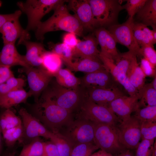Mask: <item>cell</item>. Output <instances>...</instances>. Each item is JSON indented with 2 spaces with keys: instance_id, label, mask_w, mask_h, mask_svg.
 Wrapping results in <instances>:
<instances>
[{
  "instance_id": "d6986e66",
  "label": "cell",
  "mask_w": 156,
  "mask_h": 156,
  "mask_svg": "<svg viewBox=\"0 0 156 156\" xmlns=\"http://www.w3.org/2000/svg\"><path fill=\"white\" fill-rule=\"evenodd\" d=\"M98 44L95 36L90 35L84 37V40H79L73 49V58L80 59L92 57L100 58V52L97 49Z\"/></svg>"
},
{
  "instance_id": "277c9868",
  "label": "cell",
  "mask_w": 156,
  "mask_h": 156,
  "mask_svg": "<svg viewBox=\"0 0 156 156\" xmlns=\"http://www.w3.org/2000/svg\"><path fill=\"white\" fill-rule=\"evenodd\" d=\"M94 122V142L101 150L116 156L127 149L119 139L116 126Z\"/></svg>"
},
{
  "instance_id": "8992f818",
  "label": "cell",
  "mask_w": 156,
  "mask_h": 156,
  "mask_svg": "<svg viewBox=\"0 0 156 156\" xmlns=\"http://www.w3.org/2000/svg\"><path fill=\"white\" fill-rule=\"evenodd\" d=\"M88 1L98 28L117 24L118 14L123 10L120 0Z\"/></svg>"
},
{
  "instance_id": "c3c4849f",
  "label": "cell",
  "mask_w": 156,
  "mask_h": 156,
  "mask_svg": "<svg viewBox=\"0 0 156 156\" xmlns=\"http://www.w3.org/2000/svg\"><path fill=\"white\" fill-rule=\"evenodd\" d=\"M116 156H135L131 150L127 149Z\"/></svg>"
},
{
  "instance_id": "1f68e13d",
  "label": "cell",
  "mask_w": 156,
  "mask_h": 156,
  "mask_svg": "<svg viewBox=\"0 0 156 156\" xmlns=\"http://www.w3.org/2000/svg\"><path fill=\"white\" fill-rule=\"evenodd\" d=\"M51 51L58 55L65 64L73 61V49L62 43L54 44L50 42L48 44Z\"/></svg>"
},
{
  "instance_id": "cb8c5ba5",
  "label": "cell",
  "mask_w": 156,
  "mask_h": 156,
  "mask_svg": "<svg viewBox=\"0 0 156 156\" xmlns=\"http://www.w3.org/2000/svg\"><path fill=\"white\" fill-rule=\"evenodd\" d=\"M29 92L23 89L14 90L0 96V108L10 109L22 103H25L28 97L31 96Z\"/></svg>"
},
{
  "instance_id": "74e56055",
  "label": "cell",
  "mask_w": 156,
  "mask_h": 156,
  "mask_svg": "<svg viewBox=\"0 0 156 156\" xmlns=\"http://www.w3.org/2000/svg\"><path fill=\"white\" fill-rule=\"evenodd\" d=\"M135 112L134 116L141 121L156 122V105L138 108Z\"/></svg>"
},
{
  "instance_id": "2e32d148",
  "label": "cell",
  "mask_w": 156,
  "mask_h": 156,
  "mask_svg": "<svg viewBox=\"0 0 156 156\" xmlns=\"http://www.w3.org/2000/svg\"><path fill=\"white\" fill-rule=\"evenodd\" d=\"M139 100L138 94L134 96L125 95L111 102L108 107L122 121L129 118L131 113L139 108Z\"/></svg>"
},
{
  "instance_id": "b9f144b4",
  "label": "cell",
  "mask_w": 156,
  "mask_h": 156,
  "mask_svg": "<svg viewBox=\"0 0 156 156\" xmlns=\"http://www.w3.org/2000/svg\"><path fill=\"white\" fill-rule=\"evenodd\" d=\"M140 66L146 77H156V68L143 58L141 59Z\"/></svg>"
},
{
  "instance_id": "d4e9b609",
  "label": "cell",
  "mask_w": 156,
  "mask_h": 156,
  "mask_svg": "<svg viewBox=\"0 0 156 156\" xmlns=\"http://www.w3.org/2000/svg\"><path fill=\"white\" fill-rule=\"evenodd\" d=\"M132 27L134 37L140 47L146 45H153L156 43L154 38L152 30L139 23L133 22Z\"/></svg>"
},
{
  "instance_id": "e0dca14e",
  "label": "cell",
  "mask_w": 156,
  "mask_h": 156,
  "mask_svg": "<svg viewBox=\"0 0 156 156\" xmlns=\"http://www.w3.org/2000/svg\"><path fill=\"white\" fill-rule=\"evenodd\" d=\"M94 35L100 46L101 52L115 63L119 59L117 42L112 35L105 28L100 27L94 30Z\"/></svg>"
},
{
  "instance_id": "52a82bcc",
  "label": "cell",
  "mask_w": 156,
  "mask_h": 156,
  "mask_svg": "<svg viewBox=\"0 0 156 156\" xmlns=\"http://www.w3.org/2000/svg\"><path fill=\"white\" fill-rule=\"evenodd\" d=\"M77 117L75 120L73 118L60 133L73 146L81 143H94V122L78 115Z\"/></svg>"
},
{
  "instance_id": "e575fe53",
  "label": "cell",
  "mask_w": 156,
  "mask_h": 156,
  "mask_svg": "<svg viewBox=\"0 0 156 156\" xmlns=\"http://www.w3.org/2000/svg\"><path fill=\"white\" fill-rule=\"evenodd\" d=\"M25 84L23 79L12 77L0 85V96L12 91L23 89Z\"/></svg>"
},
{
  "instance_id": "f5cc1de1",
  "label": "cell",
  "mask_w": 156,
  "mask_h": 156,
  "mask_svg": "<svg viewBox=\"0 0 156 156\" xmlns=\"http://www.w3.org/2000/svg\"><path fill=\"white\" fill-rule=\"evenodd\" d=\"M6 156H16L13 153H10L6 155Z\"/></svg>"
},
{
  "instance_id": "603a6c76",
  "label": "cell",
  "mask_w": 156,
  "mask_h": 156,
  "mask_svg": "<svg viewBox=\"0 0 156 156\" xmlns=\"http://www.w3.org/2000/svg\"><path fill=\"white\" fill-rule=\"evenodd\" d=\"M135 15V22L156 29V0H147Z\"/></svg>"
},
{
  "instance_id": "f35d334b",
  "label": "cell",
  "mask_w": 156,
  "mask_h": 156,
  "mask_svg": "<svg viewBox=\"0 0 156 156\" xmlns=\"http://www.w3.org/2000/svg\"><path fill=\"white\" fill-rule=\"evenodd\" d=\"M122 7L127 12L129 18L133 19L139 10L144 5L147 0H127Z\"/></svg>"
},
{
  "instance_id": "f907efd6",
  "label": "cell",
  "mask_w": 156,
  "mask_h": 156,
  "mask_svg": "<svg viewBox=\"0 0 156 156\" xmlns=\"http://www.w3.org/2000/svg\"><path fill=\"white\" fill-rule=\"evenodd\" d=\"M150 83L153 88L156 90V77L154 78V79Z\"/></svg>"
},
{
  "instance_id": "ee69618b",
  "label": "cell",
  "mask_w": 156,
  "mask_h": 156,
  "mask_svg": "<svg viewBox=\"0 0 156 156\" xmlns=\"http://www.w3.org/2000/svg\"><path fill=\"white\" fill-rule=\"evenodd\" d=\"M79 40L76 35L73 32L67 33L63 38V43L73 49L76 46Z\"/></svg>"
},
{
  "instance_id": "4fadbf2b",
  "label": "cell",
  "mask_w": 156,
  "mask_h": 156,
  "mask_svg": "<svg viewBox=\"0 0 156 156\" xmlns=\"http://www.w3.org/2000/svg\"><path fill=\"white\" fill-rule=\"evenodd\" d=\"M22 13L20 10L16 11L12 17L0 28L4 44H15L17 39L19 38L18 44H20L23 41L30 39V35L26 33L25 29L22 27L19 21Z\"/></svg>"
},
{
  "instance_id": "7402d4cb",
  "label": "cell",
  "mask_w": 156,
  "mask_h": 156,
  "mask_svg": "<svg viewBox=\"0 0 156 156\" xmlns=\"http://www.w3.org/2000/svg\"><path fill=\"white\" fill-rule=\"evenodd\" d=\"M71 71L81 72L88 73L97 70L106 69L100 58L88 57L65 64Z\"/></svg>"
},
{
  "instance_id": "816d5d0a",
  "label": "cell",
  "mask_w": 156,
  "mask_h": 156,
  "mask_svg": "<svg viewBox=\"0 0 156 156\" xmlns=\"http://www.w3.org/2000/svg\"><path fill=\"white\" fill-rule=\"evenodd\" d=\"M2 136L1 134V133L0 130V155L1 152L2 148Z\"/></svg>"
},
{
  "instance_id": "7a4b0ae2",
  "label": "cell",
  "mask_w": 156,
  "mask_h": 156,
  "mask_svg": "<svg viewBox=\"0 0 156 156\" xmlns=\"http://www.w3.org/2000/svg\"><path fill=\"white\" fill-rule=\"evenodd\" d=\"M68 1L63 0L53 10V15L45 21L41 22L35 31L38 40L42 41L44 35L47 32L63 30L73 32L84 37V29L74 15L69 12L67 6L65 3Z\"/></svg>"
},
{
  "instance_id": "f1b7e54d",
  "label": "cell",
  "mask_w": 156,
  "mask_h": 156,
  "mask_svg": "<svg viewBox=\"0 0 156 156\" xmlns=\"http://www.w3.org/2000/svg\"><path fill=\"white\" fill-rule=\"evenodd\" d=\"M22 125L21 118L10 109H5L0 114V130L1 133Z\"/></svg>"
},
{
  "instance_id": "83f0119b",
  "label": "cell",
  "mask_w": 156,
  "mask_h": 156,
  "mask_svg": "<svg viewBox=\"0 0 156 156\" xmlns=\"http://www.w3.org/2000/svg\"><path fill=\"white\" fill-rule=\"evenodd\" d=\"M54 77L59 85L66 88L75 89L80 86V78L76 77L68 68H61Z\"/></svg>"
},
{
  "instance_id": "ffe728a7",
  "label": "cell",
  "mask_w": 156,
  "mask_h": 156,
  "mask_svg": "<svg viewBox=\"0 0 156 156\" xmlns=\"http://www.w3.org/2000/svg\"><path fill=\"white\" fill-rule=\"evenodd\" d=\"M0 65L10 67L17 65L23 67L30 66L26 62L24 55L18 53L13 43L4 44L0 53Z\"/></svg>"
},
{
  "instance_id": "ba28073f",
  "label": "cell",
  "mask_w": 156,
  "mask_h": 156,
  "mask_svg": "<svg viewBox=\"0 0 156 156\" xmlns=\"http://www.w3.org/2000/svg\"><path fill=\"white\" fill-rule=\"evenodd\" d=\"M78 111V116L94 122L116 125L122 121L108 107L93 102L87 95Z\"/></svg>"
},
{
  "instance_id": "7bdbcfd3",
  "label": "cell",
  "mask_w": 156,
  "mask_h": 156,
  "mask_svg": "<svg viewBox=\"0 0 156 156\" xmlns=\"http://www.w3.org/2000/svg\"><path fill=\"white\" fill-rule=\"evenodd\" d=\"M42 156H60L55 144L51 141L45 142Z\"/></svg>"
},
{
  "instance_id": "ac0fdd59",
  "label": "cell",
  "mask_w": 156,
  "mask_h": 156,
  "mask_svg": "<svg viewBox=\"0 0 156 156\" xmlns=\"http://www.w3.org/2000/svg\"><path fill=\"white\" fill-rule=\"evenodd\" d=\"M85 88L90 100L97 104L107 107L114 100L126 95L120 88L110 89L89 86Z\"/></svg>"
},
{
  "instance_id": "4316f807",
  "label": "cell",
  "mask_w": 156,
  "mask_h": 156,
  "mask_svg": "<svg viewBox=\"0 0 156 156\" xmlns=\"http://www.w3.org/2000/svg\"><path fill=\"white\" fill-rule=\"evenodd\" d=\"M126 74L131 83L138 91L145 84L146 77L139 66L136 57L132 62Z\"/></svg>"
},
{
  "instance_id": "ab89813d",
  "label": "cell",
  "mask_w": 156,
  "mask_h": 156,
  "mask_svg": "<svg viewBox=\"0 0 156 156\" xmlns=\"http://www.w3.org/2000/svg\"><path fill=\"white\" fill-rule=\"evenodd\" d=\"M155 140H142L135 150V156H151Z\"/></svg>"
},
{
  "instance_id": "5b68a950",
  "label": "cell",
  "mask_w": 156,
  "mask_h": 156,
  "mask_svg": "<svg viewBox=\"0 0 156 156\" xmlns=\"http://www.w3.org/2000/svg\"><path fill=\"white\" fill-rule=\"evenodd\" d=\"M63 0H28L24 2L18 1L17 4L22 12L25 14L28 23L25 31L27 34L31 30L35 31L46 14L62 2Z\"/></svg>"
},
{
  "instance_id": "d590c367",
  "label": "cell",
  "mask_w": 156,
  "mask_h": 156,
  "mask_svg": "<svg viewBox=\"0 0 156 156\" xmlns=\"http://www.w3.org/2000/svg\"><path fill=\"white\" fill-rule=\"evenodd\" d=\"M99 149L94 143L79 144L73 146L70 156H90Z\"/></svg>"
},
{
  "instance_id": "60d3db41",
  "label": "cell",
  "mask_w": 156,
  "mask_h": 156,
  "mask_svg": "<svg viewBox=\"0 0 156 156\" xmlns=\"http://www.w3.org/2000/svg\"><path fill=\"white\" fill-rule=\"evenodd\" d=\"M140 55L156 68V51L153 45H146L140 47Z\"/></svg>"
},
{
  "instance_id": "d6a6232c",
  "label": "cell",
  "mask_w": 156,
  "mask_h": 156,
  "mask_svg": "<svg viewBox=\"0 0 156 156\" xmlns=\"http://www.w3.org/2000/svg\"><path fill=\"white\" fill-rule=\"evenodd\" d=\"M56 145L60 156H70L73 146L60 133H55L50 140Z\"/></svg>"
},
{
  "instance_id": "681fc988",
  "label": "cell",
  "mask_w": 156,
  "mask_h": 156,
  "mask_svg": "<svg viewBox=\"0 0 156 156\" xmlns=\"http://www.w3.org/2000/svg\"><path fill=\"white\" fill-rule=\"evenodd\" d=\"M151 156H156V141L154 143L152 153Z\"/></svg>"
},
{
  "instance_id": "9a60e30c",
  "label": "cell",
  "mask_w": 156,
  "mask_h": 156,
  "mask_svg": "<svg viewBox=\"0 0 156 156\" xmlns=\"http://www.w3.org/2000/svg\"><path fill=\"white\" fill-rule=\"evenodd\" d=\"M80 79V86L84 88L89 86L110 89L120 88V84L107 69L86 73Z\"/></svg>"
},
{
  "instance_id": "8d00e7d4",
  "label": "cell",
  "mask_w": 156,
  "mask_h": 156,
  "mask_svg": "<svg viewBox=\"0 0 156 156\" xmlns=\"http://www.w3.org/2000/svg\"><path fill=\"white\" fill-rule=\"evenodd\" d=\"M140 133L141 140H155L156 137V122L141 121Z\"/></svg>"
},
{
  "instance_id": "836d02e7",
  "label": "cell",
  "mask_w": 156,
  "mask_h": 156,
  "mask_svg": "<svg viewBox=\"0 0 156 156\" xmlns=\"http://www.w3.org/2000/svg\"><path fill=\"white\" fill-rule=\"evenodd\" d=\"M22 125L8 130L1 133L6 146L8 147H13L17 141L21 138L23 134Z\"/></svg>"
},
{
  "instance_id": "f6af8a7d",
  "label": "cell",
  "mask_w": 156,
  "mask_h": 156,
  "mask_svg": "<svg viewBox=\"0 0 156 156\" xmlns=\"http://www.w3.org/2000/svg\"><path fill=\"white\" fill-rule=\"evenodd\" d=\"M10 67L0 65V85L6 81L10 78L14 76Z\"/></svg>"
},
{
  "instance_id": "8fae6325",
  "label": "cell",
  "mask_w": 156,
  "mask_h": 156,
  "mask_svg": "<svg viewBox=\"0 0 156 156\" xmlns=\"http://www.w3.org/2000/svg\"><path fill=\"white\" fill-rule=\"evenodd\" d=\"M133 19L128 18L124 23L108 27L107 30L112 35L117 43L127 48L129 51L137 56L141 57L140 47L134 36L132 25Z\"/></svg>"
},
{
  "instance_id": "484cf974",
  "label": "cell",
  "mask_w": 156,
  "mask_h": 156,
  "mask_svg": "<svg viewBox=\"0 0 156 156\" xmlns=\"http://www.w3.org/2000/svg\"><path fill=\"white\" fill-rule=\"evenodd\" d=\"M42 63L40 67L48 74L54 76L61 68L62 60L57 54L51 51H46L42 58Z\"/></svg>"
},
{
  "instance_id": "6da1fadb",
  "label": "cell",
  "mask_w": 156,
  "mask_h": 156,
  "mask_svg": "<svg viewBox=\"0 0 156 156\" xmlns=\"http://www.w3.org/2000/svg\"><path fill=\"white\" fill-rule=\"evenodd\" d=\"M38 100L32 106L34 116L48 130L59 133L73 118V113L55 103L43 91Z\"/></svg>"
},
{
  "instance_id": "5bb4252c",
  "label": "cell",
  "mask_w": 156,
  "mask_h": 156,
  "mask_svg": "<svg viewBox=\"0 0 156 156\" xmlns=\"http://www.w3.org/2000/svg\"><path fill=\"white\" fill-rule=\"evenodd\" d=\"M68 2V9L73 12L84 29L92 31L98 28L88 0H71Z\"/></svg>"
},
{
  "instance_id": "44dd1931",
  "label": "cell",
  "mask_w": 156,
  "mask_h": 156,
  "mask_svg": "<svg viewBox=\"0 0 156 156\" xmlns=\"http://www.w3.org/2000/svg\"><path fill=\"white\" fill-rule=\"evenodd\" d=\"M21 44L25 45L26 49V53L24 57L27 63L32 67H40L43 55L47 51L42 44L25 40Z\"/></svg>"
},
{
  "instance_id": "bcb514c9",
  "label": "cell",
  "mask_w": 156,
  "mask_h": 156,
  "mask_svg": "<svg viewBox=\"0 0 156 156\" xmlns=\"http://www.w3.org/2000/svg\"><path fill=\"white\" fill-rule=\"evenodd\" d=\"M13 14L14 13L9 14H0V28L5 22L12 17Z\"/></svg>"
},
{
  "instance_id": "3957f363",
  "label": "cell",
  "mask_w": 156,
  "mask_h": 156,
  "mask_svg": "<svg viewBox=\"0 0 156 156\" xmlns=\"http://www.w3.org/2000/svg\"><path fill=\"white\" fill-rule=\"evenodd\" d=\"M51 80L44 90L51 101L57 105L73 113L78 111L87 94L86 88L81 86L75 89L68 88Z\"/></svg>"
},
{
  "instance_id": "30bf717a",
  "label": "cell",
  "mask_w": 156,
  "mask_h": 156,
  "mask_svg": "<svg viewBox=\"0 0 156 156\" xmlns=\"http://www.w3.org/2000/svg\"><path fill=\"white\" fill-rule=\"evenodd\" d=\"M141 122L134 115L131 116L116 126L120 141L127 149L135 150L139 144Z\"/></svg>"
},
{
  "instance_id": "9c48e42d",
  "label": "cell",
  "mask_w": 156,
  "mask_h": 156,
  "mask_svg": "<svg viewBox=\"0 0 156 156\" xmlns=\"http://www.w3.org/2000/svg\"><path fill=\"white\" fill-rule=\"evenodd\" d=\"M18 113L21 117L23 128L22 136L18 141L23 145L40 137L50 140L55 134L45 127L36 118L24 108Z\"/></svg>"
},
{
  "instance_id": "7dc6e473",
  "label": "cell",
  "mask_w": 156,
  "mask_h": 156,
  "mask_svg": "<svg viewBox=\"0 0 156 156\" xmlns=\"http://www.w3.org/2000/svg\"><path fill=\"white\" fill-rule=\"evenodd\" d=\"M90 156H113L111 154L101 149L94 152Z\"/></svg>"
},
{
  "instance_id": "7c38bea8",
  "label": "cell",
  "mask_w": 156,
  "mask_h": 156,
  "mask_svg": "<svg viewBox=\"0 0 156 156\" xmlns=\"http://www.w3.org/2000/svg\"><path fill=\"white\" fill-rule=\"evenodd\" d=\"M21 70L26 74L29 88L28 92L31 96L34 97L35 102H37L53 77L41 68L30 66L23 67Z\"/></svg>"
},
{
  "instance_id": "f546056e",
  "label": "cell",
  "mask_w": 156,
  "mask_h": 156,
  "mask_svg": "<svg viewBox=\"0 0 156 156\" xmlns=\"http://www.w3.org/2000/svg\"><path fill=\"white\" fill-rule=\"evenodd\" d=\"M139 108L142 107L156 105V90L152 87L151 83L145 84L138 91Z\"/></svg>"
},
{
  "instance_id": "db71d44e",
  "label": "cell",
  "mask_w": 156,
  "mask_h": 156,
  "mask_svg": "<svg viewBox=\"0 0 156 156\" xmlns=\"http://www.w3.org/2000/svg\"><path fill=\"white\" fill-rule=\"evenodd\" d=\"M2 5V2L1 1H0V7H1Z\"/></svg>"
},
{
  "instance_id": "4dcf8cb0",
  "label": "cell",
  "mask_w": 156,
  "mask_h": 156,
  "mask_svg": "<svg viewBox=\"0 0 156 156\" xmlns=\"http://www.w3.org/2000/svg\"><path fill=\"white\" fill-rule=\"evenodd\" d=\"M44 144L40 137L36 138L23 145L19 156H42Z\"/></svg>"
}]
</instances>
